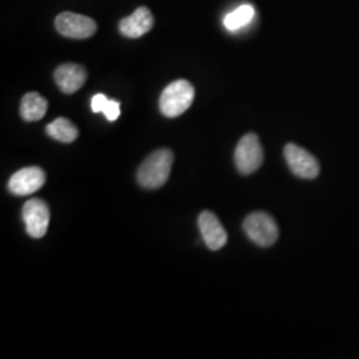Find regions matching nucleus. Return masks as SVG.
I'll list each match as a JSON object with an SVG mask.
<instances>
[{"label":"nucleus","instance_id":"3","mask_svg":"<svg viewBox=\"0 0 359 359\" xmlns=\"http://www.w3.org/2000/svg\"><path fill=\"white\" fill-rule=\"evenodd\" d=\"M234 163L240 173L252 175L264 163V149L256 133H248L237 144Z\"/></svg>","mask_w":359,"mask_h":359},{"label":"nucleus","instance_id":"10","mask_svg":"<svg viewBox=\"0 0 359 359\" xmlns=\"http://www.w3.org/2000/svg\"><path fill=\"white\" fill-rule=\"evenodd\" d=\"M198 228L204 243L210 250H219L226 244L228 234L215 213L208 210L203 212L198 217Z\"/></svg>","mask_w":359,"mask_h":359},{"label":"nucleus","instance_id":"12","mask_svg":"<svg viewBox=\"0 0 359 359\" xmlns=\"http://www.w3.org/2000/svg\"><path fill=\"white\" fill-rule=\"evenodd\" d=\"M48 109L47 100L36 92L26 93L20 103V116L25 121L41 120Z\"/></svg>","mask_w":359,"mask_h":359},{"label":"nucleus","instance_id":"14","mask_svg":"<svg viewBox=\"0 0 359 359\" xmlns=\"http://www.w3.org/2000/svg\"><path fill=\"white\" fill-rule=\"evenodd\" d=\"M253 16H255V8L250 4H244L237 10H234L233 13H228L224 19V25L229 31H237L249 25Z\"/></svg>","mask_w":359,"mask_h":359},{"label":"nucleus","instance_id":"5","mask_svg":"<svg viewBox=\"0 0 359 359\" xmlns=\"http://www.w3.org/2000/svg\"><path fill=\"white\" fill-rule=\"evenodd\" d=\"M55 27L60 35L65 38L88 39L97 31V25L88 16L75 13H62L55 19Z\"/></svg>","mask_w":359,"mask_h":359},{"label":"nucleus","instance_id":"1","mask_svg":"<svg viewBox=\"0 0 359 359\" xmlns=\"http://www.w3.org/2000/svg\"><path fill=\"white\" fill-rule=\"evenodd\" d=\"M175 156L169 149H158L149 154L137 172V181L145 189L161 188L170 175Z\"/></svg>","mask_w":359,"mask_h":359},{"label":"nucleus","instance_id":"13","mask_svg":"<svg viewBox=\"0 0 359 359\" xmlns=\"http://www.w3.org/2000/svg\"><path fill=\"white\" fill-rule=\"evenodd\" d=\"M46 130H47V135L53 140L65 142V144L75 142L79 136V129L76 128V126L65 117L55 118L51 124L47 126Z\"/></svg>","mask_w":359,"mask_h":359},{"label":"nucleus","instance_id":"8","mask_svg":"<svg viewBox=\"0 0 359 359\" xmlns=\"http://www.w3.org/2000/svg\"><path fill=\"white\" fill-rule=\"evenodd\" d=\"M46 182V173L41 168H23L13 173L8 181V191L16 196H28L38 192Z\"/></svg>","mask_w":359,"mask_h":359},{"label":"nucleus","instance_id":"7","mask_svg":"<svg viewBox=\"0 0 359 359\" xmlns=\"http://www.w3.org/2000/svg\"><path fill=\"white\" fill-rule=\"evenodd\" d=\"M50 208L40 198H31L23 206V221L26 231L32 238L46 236L50 225Z\"/></svg>","mask_w":359,"mask_h":359},{"label":"nucleus","instance_id":"11","mask_svg":"<svg viewBox=\"0 0 359 359\" xmlns=\"http://www.w3.org/2000/svg\"><path fill=\"white\" fill-rule=\"evenodd\" d=\"M53 77L60 90L63 93L71 95L84 86L87 80V71L83 65L65 63L56 68Z\"/></svg>","mask_w":359,"mask_h":359},{"label":"nucleus","instance_id":"9","mask_svg":"<svg viewBox=\"0 0 359 359\" xmlns=\"http://www.w3.org/2000/svg\"><path fill=\"white\" fill-rule=\"evenodd\" d=\"M154 26V18L148 7H139L135 13L121 19L118 29L123 36L129 39L142 38Z\"/></svg>","mask_w":359,"mask_h":359},{"label":"nucleus","instance_id":"4","mask_svg":"<svg viewBox=\"0 0 359 359\" xmlns=\"http://www.w3.org/2000/svg\"><path fill=\"white\" fill-rule=\"evenodd\" d=\"M244 231L255 244L262 248L271 246L278 238V226L274 218L264 212H256L245 218Z\"/></svg>","mask_w":359,"mask_h":359},{"label":"nucleus","instance_id":"2","mask_svg":"<svg viewBox=\"0 0 359 359\" xmlns=\"http://www.w3.org/2000/svg\"><path fill=\"white\" fill-rule=\"evenodd\" d=\"M194 100V87L184 79L170 83L160 96V111L161 114L175 118L185 114Z\"/></svg>","mask_w":359,"mask_h":359},{"label":"nucleus","instance_id":"16","mask_svg":"<svg viewBox=\"0 0 359 359\" xmlns=\"http://www.w3.org/2000/svg\"><path fill=\"white\" fill-rule=\"evenodd\" d=\"M108 97L103 95V93H97V95H95L93 97H92V100H90V108H92V112L93 114H99V112H102V108H103V104L105 100H107Z\"/></svg>","mask_w":359,"mask_h":359},{"label":"nucleus","instance_id":"15","mask_svg":"<svg viewBox=\"0 0 359 359\" xmlns=\"http://www.w3.org/2000/svg\"><path fill=\"white\" fill-rule=\"evenodd\" d=\"M102 112L108 118V121H116L118 118V116H120V103L116 102V100L107 99L104 102Z\"/></svg>","mask_w":359,"mask_h":359},{"label":"nucleus","instance_id":"6","mask_svg":"<svg viewBox=\"0 0 359 359\" xmlns=\"http://www.w3.org/2000/svg\"><path fill=\"white\" fill-rule=\"evenodd\" d=\"M283 156L297 177L299 179H316L320 173V164L313 154H309L306 149L298 147L297 144H287L283 149Z\"/></svg>","mask_w":359,"mask_h":359}]
</instances>
